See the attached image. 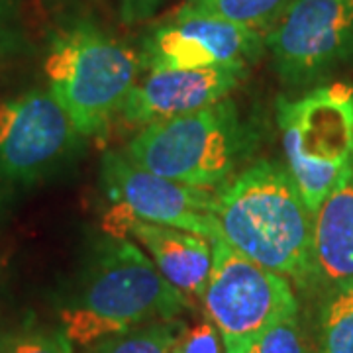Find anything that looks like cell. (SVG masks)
<instances>
[{
  "mask_svg": "<svg viewBox=\"0 0 353 353\" xmlns=\"http://www.w3.org/2000/svg\"><path fill=\"white\" fill-rule=\"evenodd\" d=\"M18 43V34L10 20V8L4 0H0V59L10 55Z\"/></svg>",
  "mask_w": 353,
  "mask_h": 353,
  "instance_id": "20",
  "label": "cell"
},
{
  "mask_svg": "<svg viewBox=\"0 0 353 353\" xmlns=\"http://www.w3.org/2000/svg\"><path fill=\"white\" fill-rule=\"evenodd\" d=\"M43 67L53 99L87 138L120 112L143 65L130 46L94 24L79 22L55 36Z\"/></svg>",
  "mask_w": 353,
  "mask_h": 353,
  "instance_id": "4",
  "label": "cell"
},
{
  "mask_svg": "<svg viewBox=\"0 0 353 353\" xmlns=\"http://www.w3.org/2000/svg\"><path fill=\"white\" fill-rule=\"evenodd\" d=\"M190 301L132 240H102L88 261L75 303L61 310L71 341L90 345L152 322L176 320Z\"/></svg>",
  "mask_w": 353,
  "mask_h": 353,
  "instance_id": "2",
  "label": "cell"
},
{
  "mask_svg": "<svg viewBox=\"0 0 353 353\" xmlns=\"http://www.w3.org/2000/svg\"><path fill=\"white\" fill-rule=\"evenodd\" d=\"M212 269L202 303L224 353H248L283 318L301 312L290 281L255 263L222 236L210 240Z\"/></svg>",
  "mask_w": 353,
  "mask_h": 353,
  "instance_id": "6",
  "label": "cell"
},
{
  "mask_svg": "<svg viewBox=\"0 0 353 353\" xmlns=\"http://www.w3.org/2000/svg\"><path fill=\"white\" fill-rule=\"evenodd\" d=\"M248 353H316L301 312L290 314L265 332Z\"/></svg>",
  "mask_w": 353,
  "mask_h": 353,
  "instance_id": "17",
  "label": "cell"
},
{
  "mask_svg": "<svg viewBox=\"0 0 353 353\" xmlns=\"http://www.w3.org/2000/svg\"><path fill=\"white\" fill-rule=\"evenodd\" d=\"M220 236L245 257L292 281L314 283V214L289 169L257 159L216 190Z\"/></svg>",
  "mask_w": 353,
  "mask_h": 353,
  "instance_id": "1",
  "label": "cell"
},
{
  "mask_svg": "<svg viewBox=\"0 0 353 353\" xmlns=\"http://www.w3.org/2000/svg\"><path fill=\"white\" fill-rule=\"evenodd\" d=\"M248 75V65L150 71L136 83L120 108L128 126L145 128L224 101Z\"/></svg>",
  "mask_w": 353,
  "mask_h": 353,
  "instance_id": "10",
  "label": "cell"
},
{
  "mask_svg": "<svg viewBox=\"0 0 353 353\" xmlns=\"http://www.w3.org/2000/svg\"><path fill=\"white\" fill-rule=\"evenodd\" d=\"M181 326L179 320L143 324L94 341L85 353H173V340Z\"/></svg>",
  "mask_w": 353,
  "mask_h": 353,
  "instance_id": "15",
  "label": "cell"
},
{
  "mask_svg": "<svg viewBox=\"0 0 353 353\" xmlns=\"http://www.w3.org/2000/svg\"><path fill=\"white\" fill-rule=\"evenodd\" d=\"M163 0H118L120 18L126 24H136L141 20H148L161 6Z\"/></svg>",
  "mask_w": 353,
  "mask_h": 353,
  "instance_id": "19",
  "label": "cell"
},
{
  "mask_svg": "<svg viewBox=\"0 0 353 353\" xmlns=\"http://www.w3.org/2000/svg\"><path fill=\"white\" fill-rule=\"evenodd\" d=\"M173 353H224L216 326L206 320L194 326H181L173 340Z\"/></svg>",
  "mask_w": 353,
  "mask_h": 353,
  "instance_id": "18",
  "label": "cell"
},
{
  "mask_svg": "<svg viewBox=\"0 0 353 353\" xmlns=\"http://www.w3.org/2000/svg\"><path fill=\"white\" fill-rule=\"evenodd\" d=\"M353 279V161L314 212V283L324 292Z\"/></svg>",
  "mask_w": 353,
  "mask_h": 353,
  "instance_id": "12",
  "label": "cell"
},
{
  "mask_svg": "<svg viewBox=\"0 0 353 353\" xmlns=\"http://www.w3.org/2000/svg\"><path fill=\"white\" fill-rule=\"evenodd\" d=\"M283 83L303 88L353 65V0H290L265 36Z\"/></svg>",
  "mask_w": 353,
  "mask_h": 353,
  "instance_id": "7",
  "label": "cell"
},
{
  "mask_svg": "<svg viewBox=\"0 0 353 353\" xmlns=\"http://www.w3.org/2000/svg\"><path fill=\"white\" fill-rule=\"evenodd\" d=\"M0 353H73L65 328L24 326L0 338Z\"/></svg>",
  "mask_w": 353,
  "mask_h": 353,
  "instance_id": "16",
  "label": "cell"
},
{
  "mask_svg": "<svg viewBox=\"0 0 353 353\" xmlns=\"http://www.w3.org/2000/svg\"><path fill=\"white\" fill-rule=\"evenodd\" d=\"M285 167L314 214L353 161V85L332 83L277 101Z\"/></svg>",
  "mask_w": 353,
  "mask_h": 353,
  "instance_id": "5",
  "label": "cell"
},
{
  "mask_svg": "<svg viewBox=\"0 0 353 353\" xmlns=\"http://www.w3.org/2000/svg\"><path fill=\"white\" fill-rule=\"evenodd\" d=\"M290 0H187V8L194 12L218 16L230 22L248 26L255 32H269L285 12Z\"/></svg>",
  "mask_w": 353,
  "mask_h": 353,
  "instance_id": "14",
  "label": "cell"
},
{
  "mask_svg": "<svg viewBox=\"0 0 353 353\" xmlns=\"http://www.w3.org/2000/svg\"><path fill=\"white\" fill-rule=\"evenodd\" d=\"M316 353H353V279L320 292Z\"/></svg>",
  "mask_w": 353,
  "mask_h": 353,
  "instance_id": "13",
  "label": "cell"
},
{
  "mask_svg": "<svg viewBox=\"0 0 353 353\" xmlns=\"http://www.w3.org/2000/svg\"><path fill=\"white\" fill-rule=\"evenodd\" d=\"M81 134L50 90H28L0 104V181L30 185L79 148Z\"/></svg>",
  "mask_w": 353,
  "mask_h": 353,
  "instance_id": "8",
  "label": "cell"
},
{
  "mask_svg": "<svg viewBox=\"0 0 353 353\" xmlns=\"http://www.w3.org/2000/svg\"><path fill=\"white\" fill-rule=\"evenodd\" d=\"M104 230L112 238L138 241L175 289L189 301H202L212 269V245L206 238L179 228L145 222L122 204H114L106 214Z\"/></svg>",
  "mask_w": 353,
  "mask_h": 353,
  "instance_id": "11",
  "label": "cell"
},
{
  "mask_svg": "<svg viewBox=\"0 0 353 353\" xmlns=\"http://www.w3.org/2000/svg\"><path fill=\"white\" fill-rule=\"evenodd\" d=\"M253 138L238 104L224 99L196 112L141 128L124 153L155 175L216 190L250 155Z\"/></svg>",
  "mask_w": 353,
  "mask_h": 353,
  "instance_id": "3",
  "label": "cell"
},
{
  "mask_svg": "<svg viewBox=\"0 0 353 353\" xmlns=\"http://www.w3.org/2000/svg\"><path fill=\"white\" fill-rule=\"evenodd\" d=\"M101 183L114 204H122L145 222L196 234L206 240L220 236L214 214L216 190L189 187L136 165L126 153L106 152Z\"/></svg>",
  "mask_w": 353,
  "mask_h": 353,
  "instance_id": "9",
  "label": "cell"
}]
</instances>
